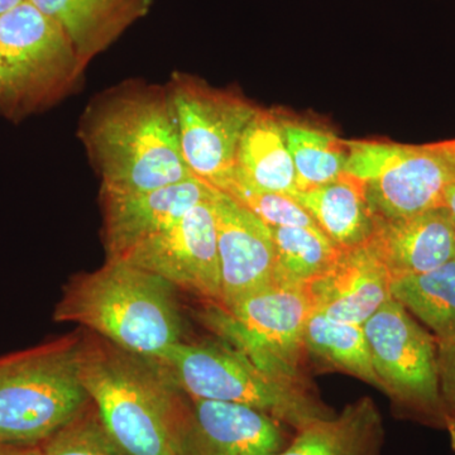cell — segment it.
<instances>
[{
    "label": "cell",
    "instance_id": "cell-1",
    "mask_svg": "<svg viewBox=\"0 0 455 455\" xmlns=\"http://www.w3.org/2000/svg\"><path fill=\"white\" fill-rule=\"evenodd\" d=\"M79 139L100 190L142 193L190 179L164 86L125 82L90 101Z\"/></svg>",
    "mask_w": 455,
    "mask_h": 455
},
{
    "label": "cell",
    "instance_id": "cell-2",
    "mask_svg": "<svg viewBox=\"0 0 455 455\" xmlns=\"http://www.w3.org/2000/svg\"><path fill=\"white\" fill-rule=\"evenodd\" d=\"M80 376L110 436L130 455H179L188 396L154 358L83 334Z\"/></svg>",
    "mask_w": 455,
    "mask_h": 455
},
{
    "label": "cell",
    "instance_id": "cell-3",
    "mask_svg": "<svg viewBox=\"0 0 455 455\" xmlns=\"http://www.w3.org/2000/svg\"><path fill=\"white\" fill-rule=\"evenodd\" d=\"M53 320L79 324L119 348L151 358L184 337L175 287L122 259H107L100 268L71 278Z\"/></svg>",
    "mask_w": 455,
    "mask_h": 455
},
{
    "label": "cell",
    "instance_id": "cell-4",
    "mask_svg": "<svg viewBox=\"0 0 455 455\" xmlns=\"http://www.w3.org/2000/svg\"><path fill=\"white\" fill-rule=\"evenodd\" d=\"M80 331L0 357V444L40 445L88 407Z\"/></svg>",
    "mask_w": 455,
    "mask_h": 455
},
{
    "label": "cell",
    "instance_id": "cell-5",
    "mask_svg": "<svg viewBox=\"0 0 455 455\" xmlns=\"http://www.w3.org/2000/svg\"><path fill=\"white\" fill-rule=\"evenodd\" d=\"M154 359L187 396L252 407L293 431L335 414L307 386L263 373L221 341L182 339Z\"/></svg>",
    "mask_w": 455,
    "mask_h": 455
},
{
    "label": "cell",
    "instance_id": "cell-6",
    "mask_svg": "<svg viewBox=\"0 0 455 455\" xmlns=\"http://www.w3.org/2000/svg\"><path fill=\"white\" fill-rule=\"evenodd\" d=\"M85 68L64 29L29 0L0 16V113L11 121L55 106Z\"/></svg>",
    "mask_w": 455,
    "mask_h": 455
},
{
    "label": "cell",
    "instance_id": "cell-7",
    "mask_svg": "<svg viewBox=\"0 0 455 455\" xmlns=\"http://www.w3.org/2000/svg\"><path fill=\"white\" fill-rule=\"evenodd\" d=\"M200 322L263 373L305 385L304 331L313 314L305 287H265L232 307L205 302Z\"/></svg>",
    "mask_w": 455,
    "mask_h": 455
},
{
    "label": "cell",
    "instance_id": "cell-8",
    "mask_svg": "<svg viewBox=\"0 0 455 455\" xmlns=\"http://www.w3.org/2000/svg\"><path fill=\"white\" fill-rule=\"evenodd\" d=\"M382 392L406 418L447 427L440 392L438 343L400 304L390 299L363 324Z\"/></svg>",
    "mask_w": 455,
    "mask_h": 455
},
{
    "label": "cell",
    "instance_id": "cell-9",
    "mask_svg": "<svg viewBox=\"0 0 455 455\" xmlns=\"http://www.w3.org/2000/svg\"><path fill=\"white\" fill-rule=\"evenodd\" d=\"M164 89L188 169L220 190L235 172L239 143L259 108L188 74H173Z\"/></svg>",
    "mask_w": 455,
    "mask_h": 455
},
{
    "label": "cell",
    "instance_id": "cell-10",
    "mask_svg": "<svg viewBox=\"0 0 455 455\" xmlns=\"http://www.w3.org/2000/svg\"><path fill=\"white\" fill-rule=\"evenodd\" d=\"M212 199L163 232L134 245L121 259L157 275L204 302L221 304V276Z\"/></svg>",
    "mask_w": 455,
    "mask_h": 455
},
{
    "label": "cell",
    "instance_id": "cell-11",
    "mask_svg": "<svg viewBox=\"0 0 455 455\" xmlns=\"http://www.w3.org/2000/svg\"><path fill=\"white\" fill-rule=\"evenodd\" d=\"M385 145L372 178L363 184L374 220H400L443 206L455 178V140Z\"/></svg>",
    "mask_w": 455,
    "mask_h": 455
},
{
    "label": "cell",
    "instance_id": "cell-12",
    "mask_svg": "<svg viewBox=\"0 0 455 455\" xmlns=\"http://www.w3.org/2000/svg\"><path fill=\"white\" fill-rule=\"evenodd\" d=\"M221 276V307L274 284L272 228L223 191L212 199Z\"/></svg>",
    "mask_w": 455,
    "mask_h": 455
},
{
    "label": "cell",
    "instance_id": "cell-13",
    "mask_svg": "<svg viewBox=\"0 0 455 455\" xmlns=\"http://www.w3.org/2000/svg\"><path fill=\"white\" fill-rule=\"evenodd\" d=\"M290 427L239 403L188 397L179 455H277Z\"/></svg>",
    "mask_w": 455,
    "mask_h": 455
},
{
    "label": "cell",
    "instance_id": "cell-14",
    "mask_svg": "<svg viewBox=\"0 0 455 455\" xmlns=\"http://www.w3.org/2000/svg\"><path fill=\"white\" fill-rule=\"evenodd\" d=\"M214 193L215 188L196 176L142 193L100 190L107 259H121L134 245L172 226L194 206L211 200Z\"/></svg>",
    "mask_w": 455,
    "mask_h": 455
},
{
    "label": "cell",
    "instance_id": "cell-15",
    "mask_svg": "<svg viewBox=\"0 0 455 455\" xmlns=\"http://www.w3.org/2000/svg\"><path fill=\"white\" fill-rule=\"evenodd\" d=\"M305 289L315 313L357 325L392 299L390 274L367 244L341 250L333 267Z\"/></svg>",
    "mask_w": 455,
    "mask_h": 455
},
{
    "label": "cell",
    "instance_id": "cell-16",
    "mask_svg": "<svg viewBox=\"0 0 455 455\" xmlns=\"http://www.w3.org/2000/svg\"><path fill=\"white\" fill-rule=\"evenodd\" d=\"M392 278L427 274L455 259V221L444 206L376 220L367 243Z\"/></svg>",
    "mask_w": 455,
    "mask_h": 455
},
{
    "label": "cell",
    "instance_id": "cell-17",
    "mask_svg": "<svg viewBox=\"0 0 455 455\" xmlns=\"http://www.w3.org/2000/svg\"><path fill=\"white\" fill-rule=\"evenodd\" d=\"M64 29L86 68L145 17L154 0H29Z\"/></svg>",
    "mask_w": 455,
    "mask_h": 455
},
{
    "label": "cell",
    "instance_id": "cell-18",
    "mask_svg": "<svg viewBox=\"0 0 455 455\" xmlns=\"http://www.w3.org/2000/svg\"><path fill=\"white\" fill-rule=\"evenodd\" d=\"M385 427L372 398L361 397L340 412L305 425L277 455H381Z\"/></svg>",
    "mask_w": 455,
    "mask_h": 455
},
{
    "label": "cell",
    "instance_id": "cell-19",
    "mask_svg": "<svg viewBox=\"0 0 455 455\" xmlns=\"http://www.w3.org/2000/svg\"><path fill=\"white\" fill-rule=\"evenodd\" d=\"M230 179L266 193L289 196L296 193L295 167L280 116L257 110L239 143Z\"/></svg>",
    "mask_w": 455,
    "mask_h": 455
},
{
    "label": "cell",
    "instance_id": "cell-20",
    "mask_svg": "<svg viewBox=\"0 0 455 455\" xmlns=\"http://www.w3.org/2000/svg\"><path fill=\"white\" fill-rule=\"evenodd\" d=\"M291 197L341 250L367 244L373 235L376 220L363 182L346 172L323 187L296 191Z\"/></svg>",
    "mask_w": 455,
    "mask_h": 455
},
{
    "label": "cell",
    "instance_id": "cell-21",
    "mask_svg": "<svg viewBox=\"0 0 455 455\" xmlns=\"http://www.w3.org/2000/svg\"><path fill=\"white\" fill-rule=\"evenodd\" d=\"M391 295L430 329L436 343L455 341V259L427 274L392 278Z\"/></svg>",
    "mask_w": 455,
    "mask_h": 455
},
{
    "label": "cell",
    "instance_id": "cell-22",
    "mask_svg": "<svg viewBox=\"0 0 455 455\" xmlns=\"http://www.w3.org/2000/svg\"><path fill=\"white\" fill-rule=\"evenodd\" d=\"M307 355L322 364L357 377L382 391L363 325L335 322L313 311L304 331Z\"/></svg>",
    "mask_w": 455,
    "mask_h": 455
},
{
    "label": "cell",
    "instance_id": "cell-23",
    "mask_svg": "<svg viewBox=\"0 0 455 455\" xmlns=\"http://www.w3.org/2000/svg\"><path fill=\"white\" fill-rule=\"evenodd\" d=\"M272 235L277 286L307 287L333 267L341 252L317 227L272 228Z\"/></svg>",
    "mask_w": 455,
    "mask_h": 455
},
{
    "label": "cell",
    "instance_id": "cell-24",
    "mask_svg": "<svg viewBox=\"0 0 455 455\" xmlns=\"http://www.w3.org/2000/svg\"><path fill=\"white\" fill-rule=\"evenodd\" d=\"M283 125L295 167L296 191L323 187L343 175L347 142L301 123L283 121Z\"/></svg>",
    "mask_w": 455,
    "mask_h": 455
},
{
    "label": "cell",
    "instance_id": "cell-25",
    "mask_svg": "<svg viewBox=\"0 0 455 455\" xmlns=\"http://www.w3.org/2000/svg\"><path fill=\"white\" fill-rule=\"evenodd\" d=\"M38 447L42 455H130L108 433L92 401Z\"/></svg>",
    "mask_w": 455,
    "mask_h": 455
},
{
    "label": "cell",
    "instance_id": "cell-26",
    "mask_svg": "<svg viewBox=\"0 0 455 455\" xmlns=\"http://www.w3.org/2000/svg\"><path fill=\"white\" fill-rule=\"evenodd\" d=\"M220 191L252 212L269 227H316L313 218L291 196L256 190L235 179L228 180Z\"/></svg>",
    "mask_w": 455,
    "mask_h": 455
},
{
    "label": "cell",
    "instance_id": "cell-27",
    "mask_svg": "<svg viewBox=\"0 0 455 455\" xmlns=\"http://www.w3.org/2000/svg\"><path fill=\"white\" fill-rule=\"evenodd\" d=\"M438 367L440 392L451 414L455 411V341L438 344Z\"/></svg>",
    "mask_w": 455,
    "mask_h": 455
},
{
    "label": "cell",
    "instance_id": "cell-28",
    "mask_svg": "<svg viewBox=\"0 0 455 455\" xmlns=\"http://www.w3.org/2000/svg\"><path fill=\"white\" fill-rule=\"evenodd\" d=\"M0 455H42L38 445H0Z\"/></svg>",
    "mask_w": 455,
    "mask_h": 455
},
{
    "label": "cell",
    "instance_id": "cell-29",
    "mask_svg": "<svg viewBox=\"0 0 455 455\" xmlns=\"http://www.w3.org/2000/svg\"><path fill=\"white\" fill-rule=\"evenodd\" d=\"M443 206L447 209L449 214L451 215V218H453L455 221V178L453 181L451 182V185H449L447 191H445Z\"/></svg>",
    "mask_w": 455,
    "mask_h": 455
},
{
    "label": "cell",
    "instance_id": "cell-30",
    "mask_svg": "<svg viewBox=\"0 0 455 455\" xmlns=\"http://www.w3.org/2000/svg\"><path fill=\"white\" fill-rule=\"evenodd\" d=\"M445 429L448 430L449 436H451V449H453L455 453V411L449 414Z\"/></svg>",
    "mask_w": 455,
    "mask_h": 455
},
{
    "label": "cell",
    "instance_id": "cell-31",
    "mask_svg": "<svg viewBox=\"0 0 455 455\" xmlns=\"http://www.w3.org/2000/svg\"><path fill=\"white\" fill-rule=\"evenodd\" d=\"M25 2H27V0H0V16Z\"/></svg>",
    "mask_w": 455,
    "mask_h": 455
},
{
    "label": "cell",
    "instance_id": "cell-32",
    "mask_svg": "<svg viewBox=\"0 0 455 455\" xmlns=\"http://www.w3.org/2000/svg\"><path fill=\"white\" fill-rule=\"evenodd\" d=\"M0 445H2V444H0Z\"/></svg>",
    "mask_w": 455,
    "mask_h": 455
}]
</instances>
